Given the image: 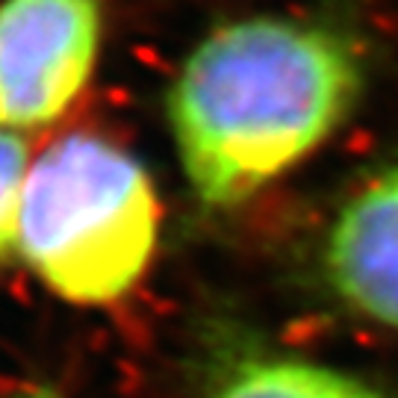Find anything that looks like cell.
Listing matches in <instances>:
<instances>
[{
	"label": "cell",
	"mask_w": 398,
	"mask_h": 398,
	"mask_svg": "<svg viewBox=\"0 0 398 398\" xmlns=\"http://www.w3.org/2000/svg\"><path fill=\"white\" fill-rule=\"evenodd\" d=\"M363 89L357 45L301 18L254 15L215 27L180 65L171 133L192 192L233 207L313 154Z\"/></svg>",
	"instance_id": "1"
},
{
	"label": "cell",
	"mask_w": 398,
	"mask_h": 398,
	"mask_svg": "<svg viewBox=\"0 0 398 398\" xmlns=\"http://www.w3.org/2000/svg\"><path fill=\"white\" fill-rule=\"evenodd\" d=\"M159 204L142 162L113 139L68 133L33 159L18 215V254L53 295L113 304L144 275Z\"/></svg>",
	"instance_id": "2"
},
{
	"label": "cell",
	"mask_w": 398,
	"mask_h": 398,
	"mask_svg": "<svg viewBox=\"0 0 398 398\" xmlns=\"http://www.w3.org/2000/svg\"><path fill=\"white\" fill-rule=\"evenodd\" d=\"M101 0H0V127L42 130L95 71Z\"/></svg>",
	"instance_id": "3"
},
{
	"label": "cell",
	"mask_w": 398,
	"mask_h": 398,
	"mask_svg": "<svg viewBox=\"0 0 398 398\" xmlns=\"http://www.w3.org/2000/svg\"><path fill=\"white\" fill-rule=\"evenodd\" d=\"M324 275L348 310L398 331V166L339 210L324 242Z\"/></svg>",
	"instance_id": "4"
},
{
	"label": "cell",
	"mask_w": 398,
	"mask_h": 398,
	"mask_svg": "<svg viewBox=\"0 0 398 398\" xmlns=\"http://www.w3.org/2000/svg\"><path fill=\"white\" fill-rule=\"evenodd\" d=\"M210 398H390L360 377L298 357H254L233 366Z\"/></svg>",
	"instance_id": "5"
},
{
	"label": "cell",
	"mask_w": 398,
	"mask_h": 398,
	"mask_svg": "<svg viewBox=\"0 0 398 398\" xmlns=\"http://www.w3.org/2000/svg\"><path fill=\"white\" fill-rule=\"evenodd\" d=\"M30 166L27 139L0 127V260L18 251V215Z\"/></svg>",
	"instance_id": "6"
}]
</instances>
